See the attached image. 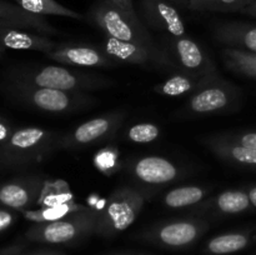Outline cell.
Wrapping results in <instances>:
<instances>
[{
    "label": "cell",
    "instance_id": "obj_1",
    "mask_svg": "<svg viewBox=\"0 0 256 255\" xmlns=\"http://www.w3.org/2000/svg\"><path fill=\"white\" fill-rule=\"evenodd\" d=\"M89 16L106 38L145 46H158L139 16L129 14L110 0H98L90 9Z\"/></svg>",
    "mask_w": 256,
    "mask_h": 255
},
{
    "label": "cell",
    "instance_id": "obj_2",
    "mask_svg": "<svg viewBox=\"0 0 256 255\" xmlns=\"http://www.w3.org/2000/svg\"><path fill=\"white\" fill-rule=\"evenodd\" d=\"M145 198L130 188L118 189L112 194L104 210L98 215L96 229L102 235H115L130 226L144 206Z\"/></svg>",
    "mask_w": 256,
    "mask_h": 255
},
{
    "label": "cell",
    "instance_id": "obj_3",
    "mask_svg": "<svg viewBox=\"0 0 256 255\" xmlns=\"http://www.w3.org/2000/svg\"><path fill=\"white\" fill-rule=\"evenodd\" d=\"M50 142V132L40 128L29 126L15 130L0 146V165L20 166L38 162L49 152Z\"/></svg>",
    "mask_w": 256,
    "mask_h": 255
},
{
    "label": "cell",
    "instance_id": "obj_4",
    "mask_svg": "<svg viewBox=\"0 0 256 255\" xmlns=\"http://www.w3.org/2000/svg\"><path fill=\"white\" fill-rule=\"evenodd\" d=\"M15 82L32 85L38 88H50V89L62 90V92H82L88 89H98L110 84L109 80L102 76L82 74L72 72L68 68L59 65H48L36 72L20 75L15 79Z\"/></svg>",
    "mask_w": 256,
    "mask_h": 255
},
{
    "label": "cell",
    "instance_id": "obj_5",
    "mask_svg": "<svg viewBox=\"0 0 256 255\" xmlns=\"http://www.w3.org/2000/svg\"><path fill=\"white\" fill-rule=\"evenodd\" d=\"M98 215L90 210L78 212L68 219L39 222L28 232L30 240L46 244H66L96 229Z\"/></svg>",
    "mask_w": 256,
    "mask_h": 255
},
{
    "label": "cell",
    "instance_id": "obj_6",
    "mask_svg": "<svg viewBox=\"0 0 256 255\" xmlns=\"http://www.w3.org/2000/svg\"><path fill=\"white\" fill-rule=\"evenodd\" d=\"M112 60L116 62L136 65H155V66H175L169 55L159 46H145V45L124 42L105 36L102 48Z\"/></svg>",
    "mask_w": 256,
    "mask_h": 255
},
{
    "label": "cell",
    "instance_id": "obj_7",
    "mask_svg": "<svg viewBox=\"0 0 256 255\" xmlns=\"http://www.w3.org/2000/svg\"><path fill=\"white\" fill-rule=\"evenodd\" d=\"M14 94L28 104L48 112H69L80 104L79 96L69 92L50 89V88H38L32 85L15 82Z\"/></svg>",
    "mask_w": 256,
    "mask_h": 255
},
{
    "label": "cell",
    "instance_id": "obj_8",
    "mask_svg": "<svg viewBox=\"0 0 256 255\" xmlns=\"http://www.w3.org/2000/svg\"><path fill=\"white\" fill-rule=\"evenodd\" d=\"M172 55L182 72L199 79H216L215 65L205 55L202 48L188 36L172 39Z\"/></svg>",
    "mask_w": 256,
    "mask_h": 255
},
{
    "label": "cell",
    "instance_id": "obj_9",
    "mask_svg": "<svg viewBox=\"0 0 256 255\" xmlns=\"http://www.w3.org/2000/svg\"><path fill=\"white\" fill-rule=\"evenodd\" d=\"M140 10L145 22L154 29L174 38L185 36L182 15L169 0H142Z\"/></svg>",
    "mask_w": 256,
    "mask_h": 255
},
{
    "label": "cell",
    "instance_id": "obj_10",
    "mask_svg": "<svg viewBox=\"0 0 256 255\" xmlns=\"http://www.w3.org/2000/svg\"><path fill=\"white\" fill-rule=\"evenodd\" d=\"M48 58L70 66L85 68H114L118 62L112 60L102 48L86 46V45L59 44Z\"/></svg>",
    "mask_w": 256,
    "mask_h": 255
},
{
    "label": "cell",
    "instance_id": "obj_11",
    "mask_svg": "<svg viewBox=\"0 0 256 255\" xmlns=\"http://www.w3.org/2000/svg\"><path fill=\"white\" fill-rule=\"evenodd\" d=\"M0 26L29 30L45 36H54L59 34V32L49 24L44 16L32 14L18 4L2 0H0Z\"/></svg>",
    "mask_w": 256,
    "mask_h": 255
},
{
    "label": "cell",
    "instance_id": "obj_12",
    "mask_svg": "<svg viewBox=\"0 0 256 255\" xmlns=\"http://www.w3.org/2000/svg\"><path fill=\"white\" fill-rule=\"evenodd\" d=\"M42 182L39 178H25L8 182L0 186V204L14 210H25L39 198Z\"/></svg>",
    "mask_w": 256,
    "mask_h": 255
},
{
    "label": "cell",
    "instance_id": "obj_13",
    "mask_svg": "<svg viewBox=\"0 0 256 255\" xmlns=\"http://www.w3.org/2000/svg\"><path fill=\"white\" fill-rule=\"evenodd\" d=\"M232 100L229 85H220L219 79L198 90L188 102V110L194 114H212L226 109Z\"/></svg>",
    "mask_w": 256,
    "mask_h": 255
},
{
    "label": "cell",
    "instance_id": "obj_14",
    "mask_svg": "<svg viewBox=\"0 0 256 255\" xmlns=\"http://www.w3.org/2000/svg\"><path fill=\"white\" fill-rule=\"evenodd\" d=\"M56 46V42L45 35L36 34L29 30L0 26V48L2 49L32 50L46 55Z\"/></svg>",
    "mask_w": 256,
    "mask_h": 255
},
{
    "label": "cell",
    "instance_id": "obj_15",
    "mask_svg": "<svg viewBox=\"0 0 256 255\" xmlns=\"http://www.w3.org/2000/svg\"><path fill=\"white\" fill-rule=\"evenodd\" d=\"M135 176L142 182L152 185L166 184L176 179L178 168L162 156H145L134 165Z\"/></svg>",
    "mask_w": 256,
    "mask_h": 255
},
{
    "label": "cell",
    "instance_id": "obj_16",
    "mask_svg": "<svg viewBox=\"0 0 256 255\" xmlns=\"http://www.w3.org/2000/svg\"><path fill=\"white\" fill-rule=\"evenodd\" d=\"M206 225L200 222L192 220H180V222H169L160 228L156 232V239L162 244L168 246H186L192 244L202 232L206 229Z\"/></svg>",
    "mask_w": 256,
    "mask_h": 255
},
{
    "label": "cell",
    "instance_id": "obj_17",
    "mask_svg": "<svg viewBox=\"0 0 256 255\" xmlns=\"http://www.w3.org/2000/svg\"><path fill=\"white\" fill-rule=\"evenodd\" d=\"M215 38L226 48L256 54V26L239 22H228L215 28Z\"/></svg>",
    "mask_w": 256,
    "mask_h": 255
},
{
    "label": "cell",
    "instance_id": "obj_18",
    "mask_svg": "<svg viewBox=\"0 0 256 255\" xmlns=\"http://www.w3.org/2000/svg\"><path fill=\"white\" fill-rule=\"evenodd\" d=\"M208 146L222 159L256 170V149L242 146L224 136L210 138Z\"/></svg>",
    "mask_w": 256,
    "mask_h": 255
},
{
    "label": "cell",
    "instance_id": "obj_19",
    "mask_svg": "<svg viewBox=\"0 0 256 255\" xmlns=\"http://www.w3.org/2000/svg\"><path fill=\"white\" fill-rule=\"evenodd\" d=\"M116 122L118 118L114 116H102L89 120L75 129L70 138V142L74 145L92 144V142L106 136L115 126Z\"/></svg>",
    "mask_w": 256,
    "mask_h": 255
},
{
    "label": "cell",
    "instance_id": "obj_20",
    "mask_svg": "<svg viewBox=\"0 0 256 255\" xmlns=\"http://www.w3.org/2000/svg\"><path fill=\"white\" fill-rule=\"evenodd\" d=\"M216 79H219V78H216ZM216 79H199V78L180 72V74L169 78L162 84L158 85L155 88V92H160L162 95H166V96H179V95L195 92V90L198 92L200 88L205 86L210 82H214Z\"/></svg>",
    "mask_w": 256,
    "mask_h": 255
},
{
    "label": "cell",
    "instance_id": "obj_21",
    "mask_svg": "<svg viewBox=\"0 0 256 255\" xmlns=\"http://www.w3.org/2000/svg\"><path fill=\"white\" fill-rule=\"evenodd\" d=\"M222 59L225 66L236 74L256 80V54L234 48H224Z\"/></svg>",
    "mask_w": 256,
    "mask_h": 255
},
{
    "label": "cell",
    "instance_id": "obj_22",
    "mask_svg": "<svg viewBox=\"0 0 256 255\" xmlns=\"http://www.w3.org/2000/svg\"><path fill=\"white\" fill-rule=\"evenodd\" d=\"M14 2L26 12L40 15V16L54 15V16L72 18V19H82V15L80 12L64 6L56 0H14Z\"/></svg>",
    "mask_w": 256,
    "mask_h": 255
},
{
    "label": "cell",
    "instance_id": "obj_23",
    "mask_svg": "<svg viewBox=\"0 0 256 255\" xmlns=\"http://www.w3.org/2000/svg\"><path fill=\"white\" fill-rule=\"evenodd\" d=\"M250 244V236L244 232H229L212 238L206 245L208 252L214 255H226L245 249Z\"/></svg>",
    "mask_w": 256,
    "mask_h": 255
},
{
    "label": "cell",
    "instance_id": "obj_24",
    "mask_svg": "<svg viewBox=\"0 0 256 255\" xmlns=\"http://www.w3.org/2000/svg\"><path fill=\"white\" fill-rule=\"evenodd\" d=\"M205 192L200 186L189 185V186H182L172 189L165 195L164 202L169 208H185L190 205L198 204L204 199Z\"/></svg>",
    "mask_w": 256,
    "mask_h": 255
},
{
    "label": "cell",
    "instance_id": "obj_25",
    "mask_svg": "<svg viewBox=\"0 0 256 255\" xmlns=\"http://www.w3.org/2000/svg\"><path fill=\"white\" fill-rule=\"evenodd\" d=\"M252 205L249 194L242 190H228L216 198V208L224 214H239Z\"/></svg>",
    "mask_w": 256,
    "mask_h": 255
},
{
    "label": "cell",
    "instance_id": "obj_26",
    "mask_svg": "<svg viewBox=\"0 0 256 255\" xmlns=\"http://www.w3.org/2000/svg\"><path fill=\"white\" fill-rule=\"evenodd\" d=\"M252 0H190V10L195 12H242Z\"/></svg>",
    "mask_w": 256,
    "mask_h": 255
},
{
    "label": "cell",
    "instance_id": "obj_27",
    "mask_svg": "<svg viewBox=\"0 0 256 255\" xmlns=\"http://www.w3.org/2000/svg\"><path fill=\"white\" fill-rule=\"evenodd\" d=\"M160 129L154 124L150 122H142V124H136L130 128L128 132V138L134 142H154L155 139L159 138Z\"/></svg>",
    "mask_w": 256,
    "mask_h": 255
},
{
    "label": "cell",
    "instance_id": "obj_28",
    "mask_svg": "<svg viewBox=\"0 0 256 255\" xmlns=\"http://www.w3.org/2000/svg\"><path fill=\"white\" fill-rule=\"evenodd\" d=\"M226 138L229 140H232V142H236V144L242 145V146L256 149V132H242V134L232 135V136H226Z\"/></svg>",
    "mask_w": 256,
    "mask_h": 255
},
{
    "label": "cell",
    "instance_id": "obj_29",
    "mask_svg": "<svg viewBox=\"0 0 256 255\" xmlns=\"http://www.w3.org/2000/svg\"><path fill=\"white\" fill-rule=\"evenodd\" d=\"M15 220V215L10 210L0 209V232H5L12 226Z\"/></svg>",
    "mask_w": 256,
    "mask_h": 255
},
{
    "label": "cell",
    "instance_id": "obj_30",
    "mask_svg": "<svg viewBox=\"0 0 256 255\" xmlns=\"http://www.w3.org/2000/svg\"><path fill=\"white\" fill-rule=\"evenodd\" d=\"M112 2H114L115 5H118L119 8L124 9L125 12H128L129 14L135 15V16H139L136 14V10L134 8V2L132 0H110Z\"/></svg>",
    "mask_w": 256,
    "mask_h": 255
},
{
    "label": "cell",
    "instance_id": "obj_31",
    "mask_svg": "<svg viewBox=\"0 0 256 255\" xmlns=\"http://www.w3.org/2000/svg\"><path fill=\"white\" fill-rule=\"evenodd\" d=\"M10 129L4 122L0 120V144H4L8 139L10 138Z\"/></svg>",
    "mask_w": 256,
    "mask_h": 255
},
{
    "label": "cell",
    "instance_id": "obj_32",
    "mask_svg": "<svg viewBox=\"0 0 256 255\" xmlns=\"http://www.w3.org/2000/svg\"><path fill=\"white\" fill-rule=\"evenodd\" d=\"M240 12H244V14L256 18V0H252V2H250L249 5H246Z\"/></svg>",
    "mask_w": 256,
    "mask_h": 255
},
{
    "label": "cell",
    "instance_id": "obj_33",
    "mask_svg": "<svg viewBox=\"0 0 256 255\" xmlns=\"http://www.w3.org/2000/svg\"><path fill=\"white\" fill-rule=\"evenodd\" d=\"M248 194H249V199H250V202H252V205L254 208H256V186L252 188Z\"/></svg>",
    "mask_w": 256,
    "mask_h": 255
},
{
    "label": "cell",
    "instance_id": "obj_34",
    "mask_svg": "<svg viewBox=\"0 0 256 255\" xmlns=\"http://www.w3.org/2000/svg\"><path fill=\"white\" fill-rule=\"evenodd\" d=\"M16 252H18L16 248H10V249H6L4 250V252H0V255H15L16 254Z\"/></svg>",
    "mask_w": 256,
    "mask_h": 255
},
{
    "label": "cell",
    "instance_id": "obj_35",
    "mask_svg": "<svg viewBox=\"0 0 256 255\" xmlns=\"http://www.w3.org/2000/svg\"><path fill=\"white\" fill-rule=\"evenodd\" d=\"M170 2H172V4H180V5H189L190 0H169Z\"/></svg>",
    "mask_w": 256,
    "mask_h": 255
},
{
    "label": "cell",
    "instance_id": "obj_36",
    "mask_svg": "<svg viewBox=\"0 0 256 255\" xmlns=\"http://www.w3.org/2000/svg\"><path fill=\"white\" fill-rule=\"evenodd\" d=\"M2 52H4V49H2V48H0V56H2Z\"/></svg>",
    "mask_w": 256,
    "mask_h": 255
},
{
    "label": "cell",
    "instance_id": "obj_37",
    "mask_svg": "<svg viewBox=\"0 0 256 255\" xmlns=\"http://www.w3.org/2000/svg\"><path fill=\"white\" fill-rule=\"evenodd\" d=\"M44 255H52V254H44Z\"/></svg>",
    "mask_w": 256,
    "mask_h": 255
}]
</instances>
